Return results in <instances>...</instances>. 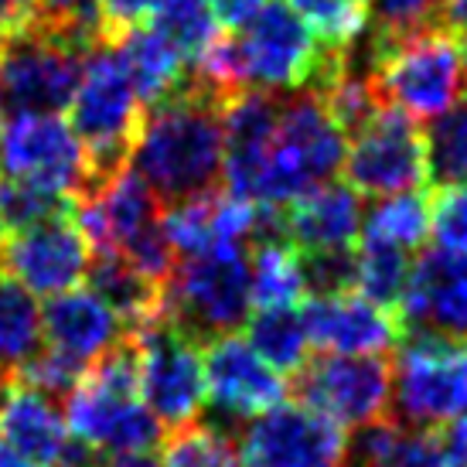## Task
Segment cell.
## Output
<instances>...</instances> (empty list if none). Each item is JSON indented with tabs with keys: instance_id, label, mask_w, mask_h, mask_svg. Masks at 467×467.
<instances>
[{
	"instance_id": "cell-1",
	"label": "cell",
	"mask_w": 467,
	"mask_h": 467,
	"mask_svg": "<svg viewBox=\"0 0 467 467\" xmlns=\"http://www.w3.org/2000/svg\"><path fill=\"white\" fill-rule=\"evenodd\" d=\"M222 109L225 99L205 89L192 72L184 76L182 89L143 109L130 161L161 205L219 188L225 161Z\"/></svg>"
},
{
	"instance_id": "cell-2",
	"label": "cell",
	"mask_w": 467,
	"mask_h": 467,
	"mask_svg": "<svg viewBox=\"0 0 467 467\" xmlns=\"http://www.w3.org/2000/svg\"><path fill=\"white\" fill-rule=\"evenodd\" d=\"M66 427L86 451H154L161 441V423L140 400L137 379V341L133 335L119 337L113 348L89 365L68 392Z\"/></svg>"
},
{
	"instance_id": "cell-3",
	"label": "cell",
	"mask_w": 467,
	"mask_h": 467,
	"mask_svg": "<svg viewBox=\"0 0 467 467\" xmlns=\"http://www.w3.org/2000/svg\"><path fill=\"white\" fill-rule=\"evenodd\" d=\"M345 147V130L331 119L317 92L297 89L280 96L276 130L246 202L284 208L304 192L331 182L341 171Z\"/></svg>"
},
{
	"instance_id": "cell-4",
	"label": "cell",
	"mask_w": 467,
	"mask_h": 467,
	"mask_svg": "<svg viewBox=\"0 0 467 467\" xmlns=\"http://www.w3.org/2000/svg\"><path fill=\"white\" fill-rule=\"evenodd\" d=\"M372 78L386 106L410 119H437L467 92L461 41L443 25L379 35L372 31Z\"/></svg>"
},
{
	"instance_id": "cell-5",
	"label": "cell",
	"mask_w": 467,
	"mask_h": 467,
	"mask_svg": "<svg viewBox=\"0 0 467 467\" xmlns=\"http://www.w3.org/2000/svg\"><path fill=\"white\" fill-rule=\"evenodd\" d=\"M68 106H72V130L89 157V192H96L130 164L143 119V103L117 45L109 41L92 45Z\"/></svg>"
},
{
	"instance_id": "cell-6",
	"label": "cell",
	"mask_w": 467,
	"mask_h": 467,
	"mask_svg": "<svg viewBox=\"0 0 467 467\" xmlns=\"http://www.w3.org/2000/svg\"><path fill=\"white\" fill-rule=\"evenodd\" d=\"M89 41L35 17L0 38V117L62 113L72 103Z\"/></svg>"
},
{
	"instance_id": "cell-7",
	"label": "cell",
	"mask_w": 467,
	"mask_h": 467,
	"mask_svg": "<svg viewBox=\"0 0 467 467\" xmlns=\"http://www.w3.org/2000/svg\"><path fill=\"white\" fill-rule=\"evenodd\" d=\"M467 410V337L410 331L392 358L389 413L400 427L437 430Z\"/></svg>"
},
{
	"instance_id": "cell-8",
	"label": "cell",
	"mask_w": 467,
	"mask_h": 467,
	"mask_svg": "<svg viewBox=\"0 0 467 467\" xmlns=\"http://www.w3.org/2000/svg\"><path fill=\"white\" fill-rule=\"evenodd\" d=\"M235 78L243 89L297 92L311 86L321 45L286 0H263L239 27H229Z\"/></svg>"
},
{
	"instance_id": "cell-9",
	"label": "cell",
	"mask_w": 467,
	"mask_h": 467,
	"mask_svg": "<svg viewBox=\"0 0 467 467\" xmlns=\"http://www.w3.org/2000/svg\"><path fill=\"white\" fill-rule=\"evenodd\" d=\"M249 307L246 249H208L178 260V270L168 280V321L198 345L243 327Z\"/></svg>"
},
{
	"instance_id": "cell-10",
	"label": "cell",
	"mask_w": 467,
	"mask_h": 467,
	"mask_svg": "<svg viewBox=\"0 0 467 467\" xmlns=\"http://www.w3.org/2000/svg\"><path fill=\"white\" fill-rule=\"evenodd\" d=\"M0 178L68 202L86 198L92 188L86 147L58 113H14L0 119Z\"/></svg>"
},
{
	"instance_id": "cell-11",
	"label": "cell",
	"mask_w": 467,
	"mask_h": 467,
	"mask_svg": "<svg viewBox=\"0 0 467 467\" xmlns=\"http://www.w3.org/2000/svg\"><path fill=\"white\" fill-rule=\"evenodd\" d=\"M297 400L335 427H368L389 416L392 358L386 355H317L294 372Z\"/></svg>"
},
{
	"instance_id": "cell-12",
	"label": "cell",
	"mask_w": 467,
	"mask_h": 467,
	"mask_svg": "<svg viewBox=\"0 0 467 467\" xmlns=\"http://www.w3.org/2000/svg\"><path fill=\"white\" fill-rule=\"evenodd\" d=\"M345 184L368 198L420 192L427 182V143L416 127L396 106H382L362 130L351 133L345 147Z\"/></svg>"
},
{
	"instance_id": "cell-13",
	"label": "cell",
	"mask_w": 467,
	"mask_h": 467,
	"mask_svg": "<svg viewBox=\"0 0 467 467\" xmlns=\"http://www.w3.org/2000/svg\"><path fill=\"white\" fill-rule=\"evenodd\" d=\"M137 379L140 400L161 427H184L205 406L202 345L182 335L171 321L137 331Z\"/></svg>"
},
{
	"instance_id": "cell-14",
	"label": "cell",
	"mask_w": 467,
	"mask_h": 467,
	"mask_svg": "<svg viewBox=\"0 0 467 467\" xmlns=\"http://www.w3.org/2000/svg\"><path fill=\"white\" fill-rule=\"evenodd\" d=\"M92 246L72 219V208L25 229L0 233V273L25 286L27 294L55 297L86 280Z\"/></svg>"
},
{
	"instance_id": "cell-15",
	"label": "cell",
	"mask_w": 467,
	"mask_h": 467,
	"mask_svg": "<svg viewBox=\"0 0 467 467\" xmlns=\"http://www.w3.org/2000/svg\"><path fill=\"white\" fill-rule=\"evenodd\" d=\"M239 467H341L345 437L341 427L321 413L276 402L253 416L239 437Z\"/></svg>"
},
{
	"instance_id": "cell-16",
	"label": "cell",
	"mask_w": 467,
	"mask_h": 467,
	"mask_svg": "<svg viewBox=\"0 0 467 467\" xmlns=\"http://www.w3.org/2000/svg\"><path fill=\"white\" fill-rule=\"evenodd\" d=\"M300 317L321 355H389L402 337L396 311L379 307L358 290L307 297Z\"/></svg>"
},
{
	"instance_id": "cell-17",
	"label": "cell",
	"mask_w": 467,
	"mask_h": 467,
	"mask_svg": "<svg viewBox=\"0 0 467 467\" xmlns=\"http://www.w3.org/2000/svg\"><path fill=\"white\" fill-rule=\"evenodd\" d=\"M205 362V400L225 420H253L284 402L286 382L276 368L249 348L246 337H212L202 351Z\"/></svg>"
},
{
	"instance_id": "cell-18",
	"label": "cell",
	"mask_w": 467,
	"mask_h": 467,
	"mask_svg": "<svg viewBox=\"0 0 467 467\" xmlns=\"http://www.w3.org/2000/svg\"><path fill=\"white\" fill-rule=\"evenodd\" d=\"M402 331L467 337V253L427 249L396 307Z\"/></svg>"
},
{
	"instance_id": "cell-19",
	"label": "cell",
	"mask_w": 467,
	"mask_h": 467,
	"mask_svg": "<svg viewBox=\"0 0 467 467\" xmlns=\"http://www.w3.org/2000/svg\"><path fill=\"white\" fill-rule=\"evenodd\" d=\"M123 335H127L123 321L96 290L72 286L66 294H55L41 307V345L76 362L82 372H89V365Z\"/></svg>"
},
{
	"instance_id": "cell-20",
	"label": "cell",
	"mask_w": 467,
	"mask_h": 467,
	"mask_svg": "<svg viewBox=\"0 0 467 467\" xmlns=\"http://www.w3.org/2000/svg\"><path fill=\"white\" fill-rule=\"evenodd\" d=\"M362 198L348 184L325 182L284 205V239L300 253L345 249L362 233Z\"/></svg>"
},
{
	"instance_id": "cell-21",
	"label": "cell",
	"mask_w": 467,
	"mask_h": 467,
	"mask_svg": "<svg viewBox=\"0 0 467 467\" xmlns=\"http://www.w3.org/2000/svg\"><path fill=\"white\" fill-rule=\"evenodd\" d=\"M0 443L45 467L58 464L72 447L66 416L55 410L52 396L31 389L21 379H14L0 400Z\"/></svg>"
},
{
	"instance_id": "cell-22",
	"label": "cell",
	"mask_w": 467,
	"mask_h": 467,
	"mask_svg": "<svg viewBox=\"0 0 467 467\" xmlns=\"http://www.w3.org/2000/svg\"><path fill=\"white\" fill-rule=\"evenodd\" d=\"M86 280L92 284L89 290H96L117 311L130 335L168 321V286L140 276L117 253H92Z\"/></svg>"
},
{
	"instance_id": "cell-23",
	"label": "cell",
	"mask_w": 467,
	"mask_h": 467,
	"mask_svg": "<svg viewBox=\"0 0 467 467\" xmlns=\"http://www.w3.org/2000/svg\"><path fill=\"white\" fill-rule=\"evenodd\" d=\"M351 467H454L433 430H410L396 420H376L355 430V441L345 443Z\"/></svg>"
},
{
	"instance_id": "cell-24",
	"label": "cell",
	"mask_w": 467,
	"mask_h": 467,
	"mask_svg": "<svg viewBox=\"0 0 467 467\" xmlns=\"http://www.w3.org/2000/svg\"><path fill=\"white\" fill-rule=\"evenodd\" d=\"M109 45H117V52L123 55V66L130 72L133 89L140 96L143 109H150L154 103L168 99L171 92L182 89L184 76H188V62L150 25L133 27L127 35H119L117 41H109Z\"/></svg>"
},
{
	"instance_id": "cell-25",
	"label": "cell",
	"mask_w": 467,
	"mask_h": 467,
	"mask_svg": "<svg viewBox=\"0 0 467 467\" xmlns=\"http://www.w3.org/2000/svg\"><path fill=\"white\" fill-rule=\"evenodd\" d=\"M249 260V294L253 307H297L307 297L300 249L286 239H256L246 249Z\"/></svg>"
},
{
	"instance_id": "cell-26",
	"label": "cell",
	"mask_w": 467,
	"mask_h": 467,
	"mask_svg": "<svg viewBox=\"0 0 467 467\" xmlns=\"http://www.w3.org/2000/svg\"><path fill=\"white\" fill-rule=\"evenodd\" d=\"M41 348V307L35 294L0 273V376H17Z\"/></svg>"
},
{
	"instance_id": "cell-27",
	"label": "cell",
	"mask_w": 467,
	"mask_h": 467,
	"mask_svg": "<svg viewBox=\"0 0 467 467\" xmlns=\"http://www.w3.org/2000/svg\"><path fill=\"white\" fill-rule=\"evenodd\" d=\"M246 341L270 368L290 376L300 372L311 348L300 307H260L253 317H246Z\"/></svg>"
},
{
	"instance_id": "cell-28",
	"label": "cell",
	"mask_w": 467,
	"mask_h": 467,
	"mask_svg": "<svg viewBox=\"0 0 467 467\" xmlns=\"http://www.w3.org/2000/svg\"><path fill=\"white\" fill-rule=\"evenodd\" d=\"M427 235H430V205L423 192H400V195L379 198L362 219V239L389 243V246H400L406 253L423 246Z\"/></svg>"
},
{
	"instance_id": "cell-29",
	"label": "cell",
	"mask_w": 467,
	"mask_h": 467,
	"mask_svg": "<svg viewBox=\"0 0 467 467\" xmlns=\"http://www.w3.org/2000/svg\"><path fill=\"white\" fill-rule=\"evenodd\" d=\"M410 270H413V260L400 246L362 239V246L355 249V290L379 307H389V311L400 307L402 290L410 284Z\"/></svg>"
},
{
	"instance_id": "cell-30",
	"label": "cell",
	"mask_w": 467,
	"mask_h": 467,
	"mask_svg": "<svg viewBox=\"0 0 467 467\" xmlns=\"http://www.w3.org/2000/svg\"><path fill=\"white\" fill-rule=\"evenodd\" d=\"M147 25L161 31L178 48L188 68L212 48V41L222 35V25L208 0H161V7Z\"/></svg>"
},
{
	"instance_id": "cell-31",
	"label": "cell",
	"mask_w": 467,
	"mask_h": 467,
	"mask_svg": "<svg viewBox=\"0 0 467 467\" xmlns=\"http://www.w3.org/2000/svg\"><path fill=\"white\" fill-rule=\"evenodd\" d=\"M427 143V182L467 184V92L447 113L430 119L423 133Z\"/></svg>"
},
{
	"instance_id": "cell-32",
	"label": "cell",
	"mask_w": 467,
	"mask_h": 467,
	"mask_svg": "<svg viewBox=\"0 0 467 467\" xmlns=\"http://www.w3.org/2000/svg\"><path fill=\"white\" fill-rule=\"evenodd\" d=\"M327 52H348L368 35V4L358 0H286Z\"/></svg>"
},
{
	"instance_id": "cell-33",
	"label": "cell",
	"mask_w": 467,
	"mask_h": 467,
	"mask_svg": "<svg viewBox=\"0 0 467 467\" xmlns=\"http://www.w3.org/2000/svg\"><path fill=\"white\" fill-rule=\"evenodd\" d=\"M161 467H239L233 437L208 423L174 427L161 447Z\"/></svg>"
},
{
	"instance_id": "cell-34",
	"label": "cell",
	"mask_w": 467,
	"mask_h": 467,
	"mask_svg": "<svg viewBox=\"0 0 467 467\" xmlns=\"http://www.w3.org/2000/svg\"><path fill=\"white\" fill-rule=\"evenodd\" d=\"M72 202L52 192H41L31 184L21 182H4L0 178V229L11 233V229H25L35 225L41 219H52L58 212H68Z\"/></svg>"
},
{
	"instance_id": "cell-35",
	"label": "cell",
	"mask_w": 467,
	"mask_h": 467,
	"mask_svg": "<svg viewBox=\"0 0 467 467\" xmlns=\"http://www.w3.org/2000/svg\"><path fill=\"white\" fill-rule=\"evenodd\" d=\"M427 205L430 235L437 239V249L467 253V184H441Z\"/></svg>"
},
{
	"instance_id": "cell-36",
	"label": "cell",
	"mask_w": 467,
	"mask_h": 467,
	"mask_svg": "<svg viewBox=\"0 0 467 467\" xmlns=\"http://www.w3.org/2000/svg\"><path fill=\"white\" fill-rule=\"evenodd\" d=\"M300 266H304L307 297L355 290V249H351V246L300 253Z\"/></svg>"
},
{
	"instance_id": "cell-37",
	"label": "cell",
	"mask_w": 467,
	"mask_h": 467,
	"mask_svg": "<svg viewBox=\"0 0 467 467\" xmlns=\"http://www.w3.org/2000/svg\"><path fill=\"white\" fill-rule=\"evenodd\" d=\"M443 4L447 0H376V31L379 35H406V31L443 25Z\"/></svg>"
},
{
	"instance_id": "cell-38",
	"label": "cell",
	"mask_w": 467,
	"mask_h": 467,
	"mask_svg": "<svg viewBox=\"0 0 467 467\" xmlns=\"http://www.w3.org/2000/svg\"><path fill=\"white\" fill-rule=\"evenodd\" d=\"M38 17L89 45L103 41L99 38V0H41Z\"/></svg>"
},
{
	"instance_id": "cell-39",
	"label": "cell",
	"mask_w": 467,
	"mask_h": 467,
	"mask_svg": "<svg viewBox=\"0 0 467 467\" xmlns=\"http://www.w3.org/2000/svg\"><path fill=\"white\" fill-rule=\"evenodd\" d=\"M161 0H99V38L117 41L133 27L147 25Z\"/></svg>"
},
{
	"instance_id": "cell-40",
	"label": "cell",
	"mask_w": 467,
	"mask_h": 467,
	"mask_svg": "<svg viewBox=\"0 0 467 467\" xmlns=\"http://www.w3.org/2000/svg\"><path fill=\"white\" fill-rule=\"evenodd\" d=\"M208 4H212V11H215L222 27H239L263 0H208Z\"/></svg>"
},
{
	"instance_id": "cell-41",
	"label": "cell",
	"mask_w": 467,
	"mask_h": 467,
	"mask_svg": "<svg viewBox=\"0 0 467 467\" xmlns=\"http://www.w3.org/2000/svg\"><path fill=\"white\" fill-rule=\"evenodd\" d=\"M447 433H443V447H447V457L454 467H467V410L457 416L454 423H447Z\"/></svg>"
},
{
	"instance_id": "cell-42",
	"label": "cell",
	"mask_w": 467,
	"mask_h": 467,
	"mask_svg": "<svg viewBox=\"0 0 467 467\" xmlns=\"http://www.w3.org/2000/svg\"><path fill=\"white\" fill-rule=\"evenodd\" d=\"M99 467H161V457H154L150 451H119L106 457Z\"/></svg>"
},
{
	"instance_id": "cell-43",
	"label": "cell",
	"mask_w": 467,
	"mask_h": 467,
	"mask_svg": "<svg viewBox=\"0 0 467 467\" xmlns=\"http://www.w3.org/2000/svg\"><path fill=\"white\" fill-rule=\"evenodd\" d=\"M443 27H447V31H451V35H464L467 31V0H447V4H443Z\"/></svg>"
},
{
	"instance_id": "cell-44",
	"label": "cell",
	"mask_w": 467,
	"mask_h": 467,
	"mask_svg": "<svg viewBox=\"0 0 467 467\" xmlns=\"http://www.w3.org/2000/svg\"><path fill=\"white\" fill-rule=\"evenodd\" d=\"M0 467H45V464H38V461H31V457H25V454H17L7 443H0Z\"/></svg>"
},
{
	"instance_id": "cell-45",
	"label": "cell",
	"mask_w": 467,
	"mask_h": 467,
	"mask_svg": "<svg viewBox=\"0 0 467 467\" xmlns=\"http://www.w3.org/2000/svg\"><path fill=\"white\" fill-rule=\"evenodd\" d=\"M58 467H99V464H96L89 454H82V451H76V447H68V454L58 461Z\"/></svg>"
},
{
	"instance_id": "cell-46",
	"label": "cell",
	"mask_w": 467,
	"mask_h": 467,
	"mask_svg": "<svg viewBox=\"0 0 467 467\" xmlns=\"http://www.w3.org/2000/svg\"><path fill=\"white\" fill-rule=\"evenodd\" d=\"M457 41H461V52H464V62H467V31L464 35H457Z\"/></svg>"
},
{
	"instance_id": "cell-47",
	"label": "cell",
	"mask_w": 467,
	"mask_h": 467,
	"mask_svg": "<svg viewBox=\"0 0 467 467\" xmlns=\"http://www.w3.org/2000/svg\"><path fill=\"white\" fill-rule=\"evenodd\" d=\"M358 4H368V0H358Z\"/></svg>"
}]
</instances>
